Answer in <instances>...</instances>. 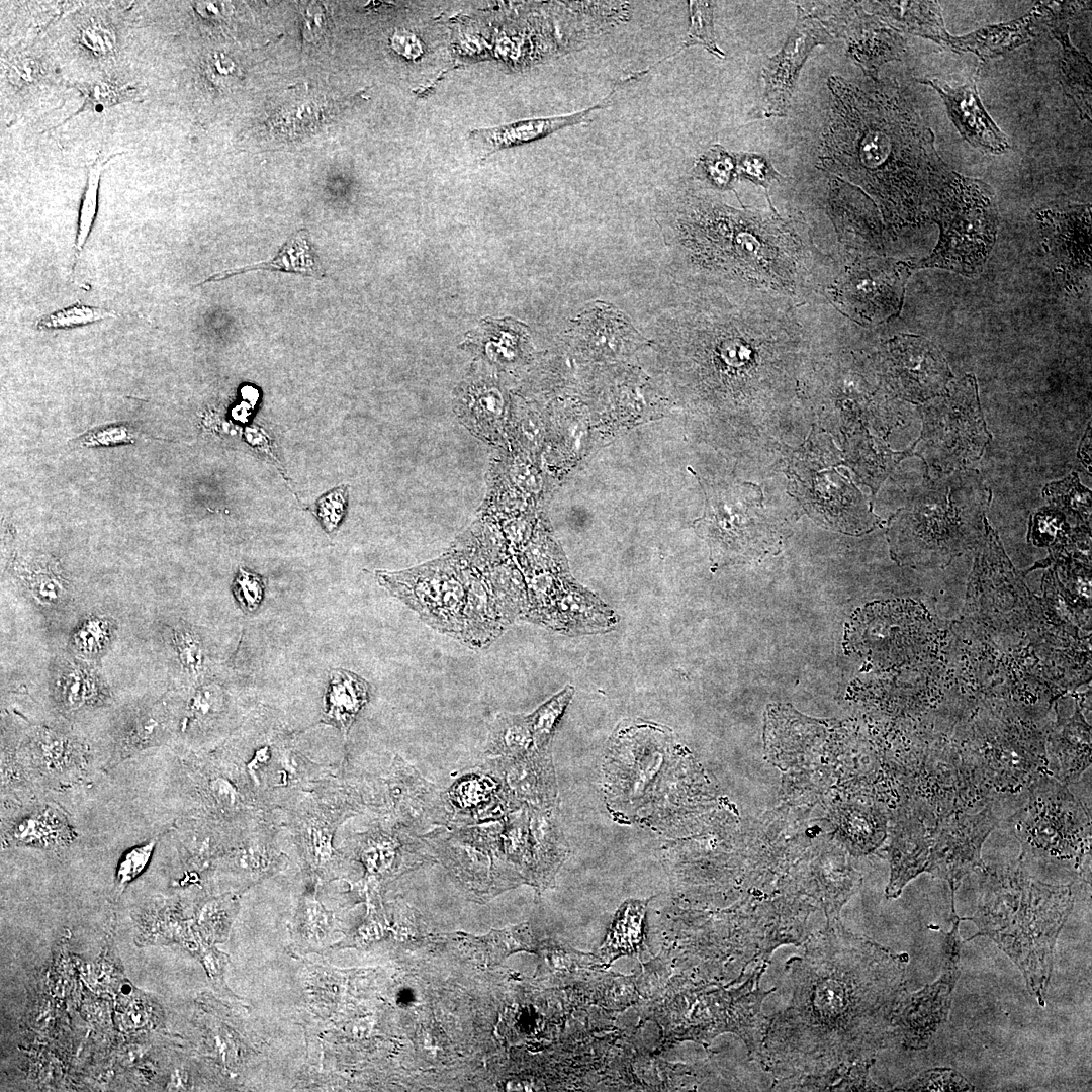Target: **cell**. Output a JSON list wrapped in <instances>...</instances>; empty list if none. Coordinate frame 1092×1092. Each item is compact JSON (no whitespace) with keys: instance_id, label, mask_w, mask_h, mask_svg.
<instances>
[{"instance_id":"obj_1","label":"cell","mask_w":1092,"mask_h":1092,"mask_svg":"<svg viewBox=\"0 0 1092 1092\" xmlns=\"http://www.w3.org/2000/svg\"><path fill=\"white\" fill-rule=\"evenodd\" d=\"M786 971L789 1005L769 1016L761 1067L780 1078L875 1058L895 1038L906 992V953L845 929L840 919L807 937Z\"/></svg>"},{"instance_id":"obj_2","label":"cell","mask_w":1092,"mask_h":1092,"mask_svg":"<svg viewBox=\"0 0 1092 1092\" xmlns=\"http://www.w3.org/2000/svg\"><path fill=\"white\" fill-rule=\"evenodd\" d=\"M817 168L860 190L876 205L887 239L928 220L935 190L951 170L934 133L892 80L861 84L832 75Z\"/></svg>"},{"instance_id":"obj_3","label":"cell","mask_w":1092,"mask_h":1092,"mask_svg":"<svg viewBox=\"0 0 1092 1092\" xmlns=\"http://www.w3.org/2000/svg\"><path fill=\"white\" fill-rule=\"evenodd\" d=\"M656 219L687 287L764 290L803 303L823 295L836 274L806 229L777 210L676 188L661 196Z\"/></svg>"},{"instance_id":"obj_4","label":"cell","mask_w":1092,"mask_h":1092,"mask_svg":"<svg viewBox=\"0 0 1092 1092\" xmlns=\"http://www.w3.org/2000/svg\"><path fill=\"white\" fill-rule=\"evenodd\" d=\"M981 894L972 916L978 932L994 941L1021 971L1026 986L1044 1006L1059 934L1072 912V884L1051 885L1031 878L1020 857L1013 866L983 870Z\"/></svg>"},{"instance_id":"obj_5","label":"cell","mask_w":1092,"mask_h":1092,"mask_svg":"<svg viewBox=\"0 0 1092 1092\" xmlns=\"http://www.w3.org/2000/svg\"><path fill=\"white\" fill-rule=\"evenodd\" d=\"M991 499V489L973 469L927 474L890 522L894 558L916 568L948 566L983 540Z\"/></svg>"},{"instance_id":"obj_6","label":"cell","mask_w":1092,"mask_h":1092,"mask_svg":"<svg viewBox=\"0 0 1092 1092\" xmlns=\"http://www.w3.org/2000/svg\"><path fill=\"white\" fill-rule=\"evenodd\" d=\"M928 220L939 226V239L927 257L912 264L913 270L939 268L968 277L980 274L998 231L991 186L950 170L935 190Z\"/></svg>"},{"instance_id":"obj_7","label":"cell","mask_w":1092,"mask_h":1092,"mask_svg":"<svg viewBox=\"0 0 1092 1092\" xmlns=\"http://www.w3.org/2000/svg\"><path fill=\"white\" fill-rule=\"evenodd\" d=\"M921 415L917 454L924 460L927 474L971 469L992 439L972 374L951 381L942 393L921 406Z\"/></svg>"},{"instance_id":"obj_8","label":"cell","mask_w":1092,"mask_h":1092,"mask_svg":"<svg viewBox=\"0 0 1092 1092\" xmlns=\"http://www.w3.org/2000/svg\"><path fill=\"white\" fill-rule=\"evenodd\" d=\"M1021 856L1032 854L1081 864L1090 852V817L1066 785L1051 778L1037 780L1026 804L1008 818Z\"/></svg>"},{"instance_id":"obj_9","label":"cell","mask_w":1092,"mask_h":1092,"mask_svg":"<svg viewBox=\"0 0 1092 1092\" xmlns=\"http://www.w3.org/2000/svg\"><path fill=\"white\" fill-rule=\"evenodd\" d=\"M912 262L869 256L839 263V270L823 295L839 311L871 328L896 318L903 307Z\"/></svg>"},{"instance_id":"obj_10","label":"cell","mask_w":1092,"mask_h":1092,"mask_svg":"<svg viewBox=\"0 0 1092 1092\" xmlns=\"http://www.w3.org/2000/svg\"><path fill=\"white\" fill-rule=\"evenodd\" d=\"M745 492L744 487H735L714 494L705 515L697 521L716 564L763 557L780 548L783 531L778 522L756 500L755 487L742 502Z\"/></svg>"},{"instance_id":"obj_11","label":"cell","mask_w":1092,"mask_h":1092,"mask_svg":"<svg viewBox=\"0 0 1092 1092\" xmlns=\"http://www.w3.org/2000/svg\"><path fill=\"white\" fill-rule=\"evenodd\" d=\"M952 928L944 934L941 975L932 984L901 997L895 1017V1038L904 1048H926L936 1030L946 1021L952 992L960 977L962 941L959 935L960 917L951 909Z\"/></svg>"},{"instance_id":"obj_12","label":"cell","mask_w":1092,"mask_h":1092,"mask_svg":"<svg viewBox=\"0 0 1092 1092\" xmlns=\"http://www.w3.org/2000/svg\"><path fill=\"white\" fill-rule=\"evenodd\" d=\"M879 369L892 391L914 403L936 397L953 377L940 350L928 339L912 334H898L882 343Z\"/></svg>"},{"instance_id":"obj_13","label":"cell","mask_w":1092,"mask_h":1092,"mask_svg":"<svg viewBox=\"0 0 1092 1092\" xmlns=\"http://www.w3.org/2000/svg\"><path fill=\"white\" fill-rule=\"evenodd\" d=\"M833 39L817 18L797 5L794 28L780 52L770 57L762 67V96L749 116L752 119L787 116L791 97L806 59L817 46H826Z\"/></svg>"},{"instance_id":"obj_14","label":"cell","mask_w":1092,"mask_h":1092,"mask_svg":"<svg viewBox=\"0 0 1092 1092\" xmlns=\"http://www.w3.org/2000/svg\"><path fill=\"white\" fill-rule=\"evenodd\" d=\"M997 825L991 805L976 814L948 816L936 824L927 873L947 882L951 900L965 876L986 869L982 846Z\"/></svg>"},{"instance_id":"obj_15","label":"cell","mask_w":1092,"mask_h":1092,"mask_svg":"<svg viewBox=\"0 0 1092 1092\" xmlns=\"http://www.w3.org/2000/svg\"><path fill=\"white\" fill-rule=\"evenodd\" d=\"M1042 246L1066 284L1077 288L1091 275L1090 204H1056L1034 212Z\"/></svg>"},{"instance_id":"obj_16","label":"cell","mask_w":1092,"mask_h":1092,"mask_svg":"<svg viewBox=\"0 0 1092 1092\" xmlns=\"http://www.w3.org/2000/svg\"><path fill=\"white\" fill-rule=\"evenodd\" d=\"M835 37H843L847 54L871 80H878L883 65L900 60L907 40L881 17L864 10L862 2L849 1Z\"/></svg>"},{"instance_id":"obj_17","label":"cell","mask_w":1092,"mask_h":1092,"mask_svg":"<svg viewBox=\"0 0 1092 1092\" xmlns=\"http://www.w3.org/2000/svg\"><path fill=\"white\" fill-rule=\"evenodd\" d=\"M1087 1H1044L1034 4L1042 26H1046L1061 47V83L1065 94L1077 107L1081 118L1091 120V62L1079 52L1069 37L1071 20L1082 10L1090 9Z\"/></svg>"},{"instance_id":"obj_18","label":"cell","mask_w":1092,"mask_h":1092,"mask_svg":"<svg viewBox=\"0 0 1092 1092\" xmlns=\"http://www.w3.org/2000/svg\"><path fill=\"white\" fill-rule=\"evenodd\" d=\"M917 81L938 92L959 132L973 147L996 155L1011 148L1008 138L984 108L977 90L976 78L957 87L937 78L925 77Z\"/></svg>"},{"instance_id":"obj_19","label":"cell","mask_w":1092,"mask_h":1092,"mask_svg":"<svg viewBox=\"0 0 1092 1092\" xmlns=\"http://www.w3.org/2000/svg\"><path fill=\"white\" fill-rule=\"evenodd\" d=\"M615 92L616 87L597 104L577 112L523 119L494 127L474 129L469 132V140L474 149L483 156L537 141L562 128L590 122L599 111L609 107L611 97Z\"/></svg>"},{"instance_id":"obj_20","label":"cell","mask_w":1092,"mask_h":1092,"mask_svg":"<svg viewBox=\"0 0 1092 1092\" xmlns=\"http://www.w3.org/2000/svg\"><path fill=\"white\" fill-rule=\"evenodd\" d=\"M936 825L926 819L910 816L899 821L892 832L888 847L890 879L887 898H897L904 887L918 875L927 872Z\"/></svg>"},{"instance_id":"obj_21","label":"cell","mask_w":1092,"mask_h":1092,"mask_svg":"<svg viewBox=\"0 0 1092 1092\" xmlns=\"http://www.w3.org/2000/svg\"><path fill=\"white\" fill-rule=\"evenodd\" d=\"M1039 26H1042L1040 16L1033 6L1016 20L982 27L963 36L949 35L945 47L956 53H973L980 61L987 62L1031 40Z\"/></svg>"},{"instance_id":"obj_22","label":"cell","mask_w":1092,"mask_h":1092,"mask_svg":"<svg viewBox=\"0 0 1092 1092\" xmlns=\"http://www.w3.org/2000/svg\"><path fill=\"white\" fill-rule=\"evenodd\" d=\"M456 413L474 435L492 444L506 440L509 410L504 393L494 385L473 384L458 397Z\"/></svg>"},{"instance_id":"obj_23","label":"cell","mask_w":1092,"mask_h":1092,"mask_svg":"<svg viewBox=\"0 0 1092 1092\" xmlns=\"http://www.w3.org/2000/svg\"><path fill=\"white\" fill-rule=\"evenodd\" d=\"M1050 768L1064 785L1077 781L1091 764V731L1081 711L1059 721L1050 736Z\"/></svg>"},{"instance_id":"obj_24","label":"cell","mask_w":1092,"mask_h":1092,"mask_svg":"<svg viewBox=\"0 0 1092 1092\" xmlns=\"http://www.w3.org/2000/svg\"><path fill=\"white\" fill-rule=\"evenodd\" d=\"M875 1058L845 1062L811 1073L775 1078L774 1090L789 1091H880L870 1070Z\"/></svg>"},{"instance_id":"obj_25","label":"cell","mask_w":1092,"mask_h":1092,"mask_svg":"<svg viewBox=\"0 0 1092 1092\" xmlns=\"http://www.w3.org/2000/svg\"><path fill=\"white\" fill-rule=\"evenodd\" d=\"M871 13L893 28L945 46L946 31L941 8L936 1H870Z\"/></svg>"},{"instance_id":"obj_26","label":"cell","mask_w":1092,"mask_h":1092,"mask_svg":"<svg viewBox=\"0 0 1092 1092\" xmlns=\"http://www.w3.org/2000/svg\"><path fill=\"white\" fill-rule=\"evenodd\" d=\"M647 900H627L618 909L614 920L600 947L601 967H608L615 960L639 953L645 940V916Z\"/></svg>"},{"instance_id":"obj_27","label":"cell","mask_w":1092,"mask_h":1092,"mask_svg":"<svg viewBox=\"0 0 1092 1092\" xmlns=\"http://www.w3.org/2000/svg\"><path fill=\"white\" fill-rule=\"evenodd\" d=\"M492 778L469 775L457 781L449 792V802L455 815L476 821L486 816L502 814L507 791L499 788Z\"/></svg>"},{"instance_id":"obj_28","label":"cell","mask_w":1092,"mask_h":1092,"mask_svg":"<svg viewBox=\"0 0 1092 1092\" xmlns=\"http://www.w3.org/2000/svg\"><path fill=\"white\" fill-rule=\"evenodd\" d=\"M72 836L66 817L54 807L43 806L11 823L5 838L11 844L54 847L67 844Z\"/></svg>"},{"instance_id":"obj_29","label":"cell","mask_w":1092,"mask_h":1092,"mask_svg":"<svg viewBox=\"0 0 1092 1092\" xmlns=\"http://www.w3.org/2000/svg\"><path fill=\"white\" fill-rule=\"evenodd\" d=\"M368 698L369 685L364 678L349 670L331 669L325 719L346 735Z\"/></svg>"},{"instance_id":"obj_30","label":"cell","mask_w":1092,"mask_h":1092,"mask_svg":"<svg viewBox=\"0 0 1092 1092\" xmlns=\"http://www.w3.org/2000/svg\"><path fill=\"white\" fill-rule=\"evenodd\" d=\"M255 269L281 270L316 278L323 277L325 272L308 240L306 231H299L285 243L273 259L213 274L204 282L221 280Z\"/></svg>"},{"instance_id":"obj_31","label":"cell","mask_w":1092,"mask_h":1092,"mask_svg":"<svg viewBox=\"0 0 1092 1092\" xmlns=\"http://www.w3.org/2000/svg\"><path fill=\"white\" fill-rule=\"evenodd\" d=\"M55 696L63 709L77 711L100 702L104 689L92 669L75 661H64L56 678Z\"/></svg>"},{"instance_id":"obj_32","label":"cell","mask_w":1092,"mask_h":1092,"mask_svg":"<svg viewBox=\"0 0 1092 1092\" xmlns=\"http://www.w3.org/2000/svg\"><path fill=\"white\" fill-rule=\"evenodd\" d=\"M533 749L532 732L527 716L499 715L492 723L487 752L499 758L512 759L521 757Z\"/></svg>"},{"instance_id":"obj_33","label":"cell","mask_w":1092,"mask_h":1092,"mask_svg":"<svg viewBox=\"0 0 1092 1092\" xmlns=\"http://www.w3.org/2000/svg\"><path fill=\"white\" fill-rule=\"evenodd\" d=\"M17 570L32 595L42 604L60 605L67 597V583L53 559H34L18 564Z\"/></svg>"},{"instance_id":"obj_34","label":"cell","mask_w":1092,"mask_h":1092,"mask_svg":"<svg viewBox=\"0 0 1092 1092\" xmlns=\"http://www.w3.org/2000/svg\"><path fill=\"white\" fill-rule=\"evenodd\" d=\"M691 175L713 190H733L738 179L735 154L715 144L697 158Z\"/></svg>"},{"instance_id":"obj_35","label":"cell","mask_w":1092,"mask_h":1092,"mask_svg":"<svg viewBox=\"0 0 1092 1092\" xmlns=\"http://www.w3.org/2000/svg\"><path fill=\"white\" fill-rule=\"evenodd\" d=\"M1042 495L1054 509L1065 510L1085 522L1090 520V490L1080 483L1076 472L1063 480L1048 484Z\"/></svg>"},{"instance_id":"obj_36","label":"cell","mask_w":1092,"mask_h":1092,"mask_svg":"<svg viewBox=\"0 0 1092 1092\" xmlns=\"http://www.w3.org/2000/svg\"><path fill=\"white\" fill-rule=\"evenodd\" d=\"M688 4L690 14L688 35L674 53L677 54L688 48L699 46L715 57L723 59L725 53L717 46L714 31V3L710 1H689Z\"/></svg>"},{"instance_id":"obj_37","label":"cell","mask_w":1092,"mask_h":1092,"mask_svg":"<svg viewBox=\"0 0 1092 1092\" xmlns=\"http://www.w3.org/2000/svg\"><path fill=\"white\" fill-rule=\"evenodd\" d=\"M119 154L103 160L98 158L89 168L86 187L80 204L77 233L75 238V263L83 250L95 220L98 204V190L102 171L108 161Z\"/></svg>"},{"instance_id":"obj_38","label":"cell","mask_w":1092,"mask_h":1092,"mask_svg":"<svg viewBox=\"0 0 1092 1092\" xmlns=\"http://www.w3.org/2000/svg\"><path fill=\"white\" fill-rule=\"evenodd\" d=\"M572 694L573 688L566 687L563 691L541 705L534 713L527 716L534 745L538 750L545 751L552 737L554 728L569 703Z\"/></svg>"},{"instance_id":"obj_39","label":"cell","mask_w":1092,"mask_h":1092,"mask_svg":"<svg viewBox=\"0 0 1092 1092\" xmlns=\"http://www.w3.org/2000/svg\"><path fill=\"white\" fill-rule=\"evenodd\" d=\"M113 632L110 619L91 616L84 620L72 636V648L80 655L94 657L109 645Z\"/></svg>"},{"instance_id":"obj_40","label":"cell","mask_w":1092,"mask_h":1092,"mask_svg":"<svg viewBox=\"0 0 1092 1092\" xmlns=\"http://www.w3.org/2000/svg\"><path fill=\"white\" fill-rule=\"evenodd\" d=\"M113 310L88 304L75 303L58 309L50 314L42 315L36 322L37 330L71 329L81 327L101 320L116 317Z\"/></svg>"},{"instance_id":"obj_41","label":"cell","mask_w":1092,"mask_h":1092,"mask_svg":"<svg viewBox=\"0 0 1092 1092\" xmlns=\"http://www.w3.org/2000/svg\"><path fill=\"white\" fill-rule=\"evenodd\" d=\"M737 164V177L752 182L765 189L770 208L774 205L768 195L769 187L774 182H782L787 179L778 172L770 160L763 154L753 152L734 153Z\"/></svg>"},{"instance_id":"obj_42","label":"cell","mask_w":1092,"mask_h":1092,"mask_svg":"<svg viewBox=\"0 0 1092 1092\" xmlns=\"http://www.w3.org/2000/svg\"><path fill=\"white\" fill-rule=\"evenodd\" d=\"M893 1090L965 1091L974 1090V1086L954 1070L940 1068L925 1071L910 1080L899 1083Z\"/></svg>"},{"instance_id":"obj_43","label":"cell","mask_w":1092,"mask_h":1092,"mask_svg":"<svg viewBox=\"0 0 1092 1092\" xmlns=\"http://www.w3.org/2000/svg\"><path fill=\"white\" fill-rule=\"evenodd\" d=\"M413 838L405 841L387 833L369 834L361 841V858L365 864L374 870L389 866L397 856L398 851Z\"/></svg>"},{"instance_id":"obj_44","label":"cell","mask_w":1092,"mask_h":1092,"mask_svg":"<svg viewBox=\"0 0 1092 1092\" xmlns=\"http://www.w3.org/2000/svg\"><path fill=\"white\" fill-rule=\"evenodd\" d=\"M143 436L127 423L108 424L93 428L76 438V443L82 447H110L124 444H133Z\"/></svg>"},{"instance_id":"obj_45","label":"cell","mask_w":1092,"mask_h":1092,"mask_svg":"<svg viewBox=\"0 0 1092 1092\" xmlns=\"http://www.w3.org/2000/svg\"><path fill=\"white\" fill-rule=\"evenodd\" d=\"M173 641L184 670L191 674L200 673L203 648L197 632L187 625H180L174 630Z\"/></svg>"},{"instance_id":"obj_46","label":"cell","mask_w":1092,"mask_h":1092,"mask_svg":"<svg viewBox=\"0 0 1092 1092\" xmlns=\"http://www.w3.org/2000/svg\"><path fill=\"white\" fill-rule=\"evenodd\" d=\"M224 695L217 684L199 687L190 702L191 718L200 723L215 719L223 709Z\"/></svg>"},{"instance_id":"obj_47","label":"cell","mask_w":1092,"mask_h":1092,"mask_svg":"<svg viewBox=\"0 0 1092 1092\" xmlns=\"http://www.w3.org/2000/svg\"><path fill=\"white\" fill-rule=\"evenodd\" d=\"M35 744L39 750V758L51 770L61 769L72 761L69 741L58 734L41 731L37 734Z\"/></svg>"},{"instance_id":"obj_48","label":"cell","mask_w":1092,"mask_h":1092,"mask_svg":"<svg viewBox=\"0 0 1092 1092\" xmlns=\"http://www.w3.org/2000/svg\"><path fill=\"white\" fill-rule=\"evenodd\" d=\"M348 487L345 485L334 488L315 504V513L327 532H333L341 523L347 508Z\"/></svg>"},{"instance_id":"obj_49","label":"cell","mask_w":1092,"mask_h":1092,"mask_svg":"<svg viewBox=\"0 0 1092 1092\" xmlns=\"http://www.w3.org/2000/svg\"><path fill=\"white\" fill-rule=\"evenodd\" d=\"M156 844L157 840L151 839L124 852L116 869V882L119 886L127 885L146 869Z\"/></svg>"},{"instance_id":"obj_50","label":"cell","mask_w":1092,"mask_h":1092,"mask_svg":"<svg viewBox=\"0 0 1092 1092\" xmlns=\"http://www.w3.org/2000/svg\"><path fill=\"white\" fill-rule=\"evenodd\" d=\"M233 593L245 612H253L262 602L264 582L257 573L240 568L234 580Z\"/></svg>"},{"instance_id":"obj_51","label":"cell","mask_w":1092,"mask_h":1092,"mask_svg":"<svg viewBox=\"0 0 1092 1092\" xmlns=\"http://www.w3.org/2000/svg\"><path fill=\"white\" fill-rule=\"evenodd\" d=\"M85 94V106H89L92 110L102 111L105 107H109L120 101L129 98L131 92L125 88H117L116 86L108 83H93L86 86L83 90Z\"/></svg>"},{"instance_id":"obj_52","label":"cell","mask_w":1092,"mask_h":1092,"mask_svg":"<svg viewBox=\"0 0 1092 1092\" xmlns=\"http://www.w3.org/2000/svg\"><path fill=\"white\" fill-rule=\"evenodd\" d=\"M159 736V716L156 713H147L141 716L131 726L126 739L123 740V749L133 751L150 745Z\"/></svg>"},{"instance_id":"obj_53","label":"cell","mask_w":1092,"mask_h":1092,"mask_svg":"<svg viewBox=\"0 0 1092 1092\" xmlns=\"http://www.w3.org/2000/svg\"><path fill=\"white\" fill-rule=\"evenodd\" d=\"M80 41L96 54H107L116 43L114 32L101 24H90L81 30Z\"/></svg>"},{"instance_id":"obj_54","label":"cell","mask_w":1092,"mask_h":1092,"mask_svg":"<svg viewBox=\"0 0 1092 1092\" xmlns=\"http://www.w3.org/2000/svg\"><path fill=\"white\" fill-rule=\"evenodd\" d=\"M390 41L392 49L406 59L416 60L423 54V46L420 39L405 29L396 30Z\"/></svg>"},{"instance_id":"obj_55","label":"cell","mask_w":1092,"mask_h":1092,"mask_svg":"<svg viewBox=\"0 0 1092 1092\" xmlns=\"http://www.w3.org/2000/svg\"><path fill=\"white\" fill-rule=\"evenodd\" d=\"M207 68L214 82H230L238 76L236 64L223 53L213 54L208 60Z\"/></svg>"},{"instance_id":"obj_56","label":"cell","mask_w":1092,"mask_h":1092,"mask_svg":"<svg viewBox=\"0 0 1092 1092\" xmlns=\"http://www.w3.org/2000/svg\"><path fill=\"white\" fill-rule=\"evenodd\" d=\"M304 34L312 40L325 30L327 24L326 11L320 5H309L304 11Z\"/></svg>"},{"instance_id":"obj_57","label":"cell","mask_w":1092,"mask_h":1092,"mask_svg":"<svg viewBox=\"0 0 1092 1092\" xmlns=\"http://www.w3.org/2000/svg\"><path fill=\"white\" fill-rule=\"evenodd\" d=\"M211 790L219 804H222L223 806H231L234 804L236 791L226 781L221 779L214 781L211 784Z\"/></svg>"},{"instance_id":"obj_58","label":"cell","mask_w":1092,"mask_h":1092,"mask_svg":"<svg viewBox=\"0 0 1092 1092\" xmlns=\"http://www.w3.org/2000/svg\"><path fill=\"white\" fill-rule=\"evenodd\" d=\"M310 843L313 845L316 855L329 854L331 850V834L323 828L312 827L310 830Z\"/></svg>"}]
</instances>
